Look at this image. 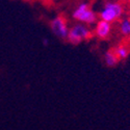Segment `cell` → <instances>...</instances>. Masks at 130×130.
I'll return each mask as SVG.
<instances>
[{
  "label": "cell",
  "instance_id": "1",
  "mask_svg": "<svg viewBox=\"0 0 130 130\" xmlns=\"http://www.w3.org/2000/svg\"><path fill=\"white\" fill-rule=\"evenodd\" d=\"M124 5L119 1H107L101 8L98 17L100 20L107 21L109 23H115L119 21L124 15Z\"/></svg>",
  "mask_w": 130,
  "mask_h": 130
},
{
  "label": "cell",
  "instance_id": "2",
  "mask_svg": "<svg viewBox=\"0 0 130 130\" xmlns=\"http://www.w3.org/2000/svg\"><path fill=\"white\" fill-rule=\"evenodd\" d=\"M93 37V31L89 27V25L83 24V23H77L74 24L68 32L67 40L69 44L77 46L81 44L82 42L88 41Z\"/></svg>",
  "mask_w": 130,
  "mask_h": 130
},
{
  "label": "cell",
  "instance_id": "3",
  "mask_svg": "<svg viewBox=\"0 0 130 130\" xmlns=\"http://www.w3.org/2000/svg\"><path fill=\"white\" fill-rule=\"evenodd\" d=\"M72 18L77 22L86 25L96 24V22L98 21V15L95 13V10H93L90 3L88 2H81L75 8L72 13Z\"/></svg>",
  "mask_w": 130,
  "mask_h": 130
},
{
  "label": "cell",
  "instance_id": "4",
  "mask_svg": "<svg viewBox=\"0 0 130 130\" xmlns=\"http://www.w3.org/2000/svg\"><path fill=\"white\" fill-rule=\"evenodd\" d=\"M50 29L56 38L60 40H67V36L70 28L67 19L61 15H58L50 21Z\"/></svg>",
  "mask_w": 130,
  "mask_h": 130
},
{
  "label": "cell",
  "instance_id": "5",
  "mask_svg": "<svg viewBox=\"0 0 130 130\" xmlns=\"http://www.w3.org/2000/svg\"><path fill=\"white\" fill-rule=\"evenodd\" d=\"M112 32V23H109L104 20H98L96 22L94 29V35L99 40H107L111 36Z\"/></svg>",
  "mask_w": 130,
  "mask_h": 130
},
{
  "label": "cell",
  "instance_id": "6",
  "mask_svg": "<svg viewBox=\"0 0 130 130\" xmlns=\"http://www.w3.org/2000/svg\"><path fill=\"white\" fill-rule=\"evenodd\" d=\"M103 61L108 68H113L119 63L120 60H119L113 49H109V50L105 51V53L103 54Z\"/></svg>",
  "mask_w": 130,
  "mask_h": 130
},
{
  "label": "cell",
  "instance_id": "7",
  "mask_svg": "<svg viewBox=\"0 0 130 130\" xmlns=\"http://www.w3.org/2000/svg\"><path fill=\"white\" fill-rule=\"evenodd\" d=\"M119 31L122 37H130V17H122L119 20Z\"/></svg>",
  "mask_w": 130,
  "mask_h": 130
},
{
  "label": "cell",
  "instance_id": "8",
  "mask_svg": "<svg viewBox=\"0 0 130 130\" xmlns=\"http://www.w3.org/2000/svg\"><path fill=\"white\" fill-rule=\"evenodd\" d=\"M115 53L117 54V56L119 58V60H125L130 54V50L126 45H118L117 47L113 48Z\"/></svg>",
  "mask_w": 130,
  "mask_h": 130
},
{
  "label": "cell",
  "instance_id": "9",
  "mask_svg": "<svg viewBox=\"0 0 130 130\" xmlns=\"http://www.w3.org/2000/svg\"><path fill=\"white\" fill-rule=\"evenodd\" d=\"M42 42H43V45H44V46H47V45H48V43H49L47 39H43Z\"/></svg>",
  "mask_w": 130,
  "mask_h": 130
}]
</instances>
